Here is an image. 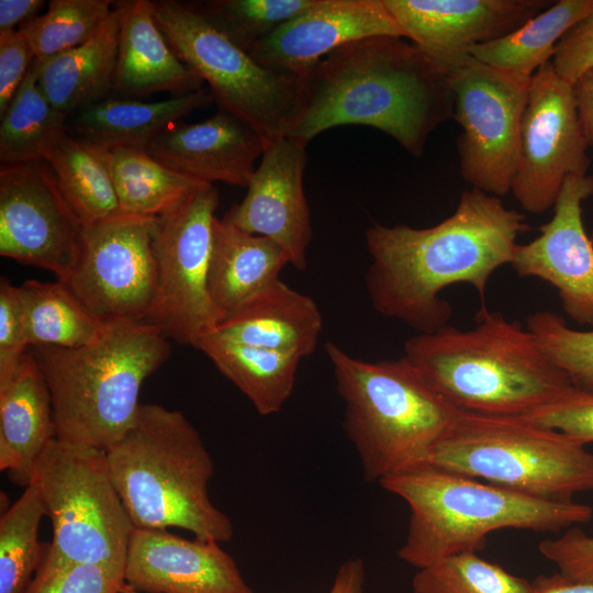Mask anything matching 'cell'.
<instances>
[{
	"label": "cell",
	"instance_id": "ac0fdd59",
	"mask_svg": "<svg viewBox=\"0 0 593 593\" xmlns=\"http://www.w3.org/2000/svg\"><path fill=\"white\" fill-rule=\"evenodd\" d=\"M305 166V145L288 137L267 143L245 198L221 219L243 232L269 238L300 271L306 269L312 239L303 188Z\"/></svg>",
	"mask_w": 593,
	"mask_h": 593
},
{
	"label": "cell",
	"instance_id": "d4e9b609",
	"mask_svg": "<svg viewBox=\"0 0 593 593\" xmlns=\"http://www.w3.org/2000/svg\"><path fill=\"white\" fill-rule=\"evenodd\" d=\"M213 101L209 88L153 102L108 97L67 115L66 132L107 150L146 152L163 132Z\"/></svg>",
	"mask_w": 593,
	"mask_h": 593
},
{
	"label": "cell",
	"instance_id": "8d00e7d4",
	"mask_svg": "<svg viewBox=\"0 0 593 593\" xmlns=\"http://www.w3.org/2000/svg\"><path fill=\"white\" fill-rule=\"evenodd\" d=\"M414 593H534L533 582L514 575L477 552H461L418 569Z\"/></svg>",
	"mask_w": 593,
	"mask_h": 593
},
{
	"label": "cell",
	"instance_id": "484cf974",
	"mask_svg": "<svg viewBox=\"0 0 593 593\" xmlns=\"http://www.w3.org/2000/svg\"><path fill=\"white\" fill-rule=\"evenodd\" d=\"M286 265H290L289 259L276 243L243 232L216 217L208 284L220 322L251 295L279 279Z\"/></svg>",
	"mask_w": 593,
	"mask_h": 593
},
{
	"label": "cell",
	"instance_id": "3957f363",
	"mask_svg": "<svg viewBox=\"0 0 593 593\" xmlns=\"http://www.w3.org/2000/svg\"><path fill=\"white\" fill-rule=\"evenodd\" d=\"M403 357L467 413L523 417L574 389L527 327L486 306L472 328L449 324L407 338Z\"/></svg>",
	"mask_w": 593,
	"mask_h": 593
},
{
	"label": "cell",
	"instance_id": "ab89813d",
	"mask_svg": "<svg viewBox=\"0 0 593 593\" xmlns=\"http://www.w3.org/2000/svg\"><path fill=\"white\" fill-rule=\"evenodd\" d=\"M523 417L563 433L583 445L593 441V393L574 388L564 396Z\"/></svg>",
	"mask_w": 593,
	"mask_h": 593
},
{
	"label": "cell",
	"instance_id": "9a60e30c",
	"mask_svg": "<svg viewBox=\"0 0 593 593\" xmlns=\"http://www.w3.org/2000/svg\"><path fill=\"white\" fill-rule=\"evenodd\" d=\"M83 225L46 160L0 167V255L65 282L81 254Z\"/></svg>",
	"mask_w": 593,
	"mask_h": 593
},
{
	"label": "cell",
	"instance_id": "8fae6325",
	"mask_svg": "<svg viewBox=\"0 0 593 593\" xmlns=\"http://www.w3.org/2000/svg\"><path fill=\"white\" fill-rule=\"evenodd\" d=\"M217 206V190L203 183L157 217L153 238L157 280L146 322L178 344L194 346L220 323L208 284Z\"/></svg>",
	"mask_w": 593,
	"mask_h": 593
},
{
	"label": "cell",
	"instance_id": "603a6c76",
	"mask_svg": "<svg viewBox=\"0 0 593 593\" xmlns=\"http://www.w3.org/2000/svg\"><path fill=\"white\" fill-rule=\"evenodd\" d=\"M56 439L52 396L33 353L0 383V470L26 486L40 458Z\"/></svg>",
	"mask_w": 593,
	"mask_h": 593
},
{
	"label": "cell",
	"instance_id": "cb8c5ba5",
	"mask_svg": "<svg viewBox=\"0 0 593 593\" xmlns=\"http://www.w3.org/2000/svg\"><path fill=\"white\" fill-rule=\"evenodd\" d=\"M323 317L315 301L279 279L226 315L215 332L231 340L304 358L317 347Z\"/></svg>",
	"mask_w": 593,
	"mask_h": 593
},
{
	"label": "cell",
	"instance_id": "d6986e66",
	"mask_svg": "<svg viewBox=\"0 0 593 593\" xmlns=\"http://www.w3.org/2000/svg\"><path fill=\"white\" fill-rule=\"evenodd\" d=\"M125 583L139 593H256L219 542L134 528Z\"/></svg>",
	"mask_w": 593,
	"mask_h": 593
},
{
	"label": "cell",
	"instance_id": "ffe728a7",
	"mask_svg": "<svg viewBox=\"0 0 593 593\" xmlns=\"http://www.w3.org/2000/svg\"><path fill=\"white\" fill-rule=\"evenodd\" d=\"M404 34L383 0H321L256 43L262 67L300 76L339 46L360 38Z\"/></svg>",
	"mask_w": 593,
	"mask_h": 593
},
{
	"label": "cell",
	"instance_id": "1f68e13d",
	"mask_svg": "<svg viewBox=\"0 0 593 593\" xmlns=\"http://www.w3.org/2000/svg\"><path fill=\"white\" fill-rule=\"evenodd\" d=\"M34 58L12 102L0 115L1 165L46 160L66 132L67 115L55 109L38 85Z\"/></svg>",
	"mask_w": 593,
	"mask_h": 593
},
{
	"label": "cell",
	"instance_id": "44dd1931",
	"mask_svg": "<svg viewBox=\"0 0 593 593\" xmlns=\"http://www.w3.org/2000/svg\"><path fill=\"white\" fill-rule=\"evenodd\" d=\"M266 142L250 125L219 110L198 123H178L147 148L165 166L200 182L247 188Z\"/></svg>",
	"mask_w": 593,
	"mask_h": 593
},
{
	"label": "cell",
	"instance_id": "52a82bcc",
	"mask_svg": "<svg viewBox=\"0 0 593 593\" xmlns=\"http://www.w3.org/2000/svg\"><path fill=\"white\" fill-rule=\"evenodd\" d=\"M345 411L344 432L366 482L429 463L461 412L436 392L402 356L366 361L325 344Z\"/></svg>",
	"mask_w": 593,
	"mask_h": 593
},
{
	"label": "cell",
	"instance_id": "7a4b0ae2",
	"mask_svg": "<svg viewBox=\"0 0 593 593\" xmlns=\"http://www.w3.org/2000/svg\"><path fill=\"white\" fill-rule=\"evenodd\" d=\"M298 77L284 137L305 146L326 130L357 124L421 157L430 133L454 116L449 74L405 37L348 42Z\"/></svg>",
	"mask_w": 593,
	"mask_h": 593
},
{
	"label": "cell",
	"instance_id": "d6a6232c",
	"mask_svg": "<svg viewBox=\"0 0 593 593\" xmlns=\"http://www.w3.org/2000/svg\"><path fill=\"white\" fill-rule=\"evenodd\" d=\"M114 189L123 213L158 217L177 208L201 184L133 148L107 150Z\"/></svg>",
	"mask_w": 593,
	"mask_h": 593
},
{
	"label": "cell",
	"instance_id": "b9f144b4",
	"mask_svg": "<svg viewBox=\"0 0 593 593\" xmlns=\"http://www.w3.org/2000/svg\"><path fill=\"white\" fill-rule=\"evenodd\" d=\"M19 287L0 279V383L5 382L26 354Z\"/></svg>",
	"mask_w": 593,
	"mask_h": 593
},
{
	"label": "cell",
	"instance_id": "e0dca14e",
	"mask_svg": "<svg viewBox=\"0 0 593 593\" xmlns=\"http://www.w3.org/2000/svg\"><path fill=\"white\" fill-rule=\"evenodd\" d=\"M401 27L433 63L454 71L478 45L522 26L552 4L547 0H383Z\"/></svg>",
	"mask_w": 593,
	"mask_h": 593
},
{
	"label": "cell",
	"instance_id": "4fadbf2b",
	"mask_svg": "<svg viewBox=\"0 0 593 593\" xmlns=\"http://www.w3.org/2000/svg\"><path fill=\"white\" fill-rule=\"evenodd\" d=\"M588 147L573 86L550 60L530 78L522 119L511 188L521 206L535 214L552 208L568 177L588 175Z\"/></svg>",
	"mask_w": 593,
	"mask_h": 593
},
{
	"label": "cell",
	"instance_id": "30bf717a",
	"mask_svg": "<svg viewBox=\"0 0 593 593\" xmlns=\"http://www.w3.org/2000/svg\"><path fill=\"white\" fill-rule=\"evenodd\" d=\"M152 8L169 46L208 82L219 110L250 125L266 144L284 137L295 103L298 76L259 65L191 3L156 0Z\"/></svg>",
	"mask_w": 593,
	"mask_h": 593
},
{
	"label": "cell",
	"instance_id": "bcb514c9",
	"mask_svg": "<svg viewBox=\"0 0 593 593\" xmlns=\"http://www.w3.org/2000/svg\"><path fill=\"white\" fill-rule=\"evenodd\" d=\"M580 122L589 146L593 147V68L573 85Z\"/></svg>",
	"mask_w": 593,
	"mask_h": 593
},
{
	"label": "cell",
	"instance_id": "83f0119b",
	"mask_svg": "<svg viewBox=\"0 0 593 593\" xmlns=\"http://www.w3.org/2000/svg\"><path fill=\"white\" fill-rule=\"evenodd\" d=\"M253 404L258 414L279 413L291 396L301 358L231 340L213 332L194 346Z\"/></svg>",
	"mask_w": 593,
	"mask_h": 593
},
{
	"label": "cell",
	"instance_id": "f546056e",
	"mask_svg": "<svg viewBox=\"0 0 593 593\" xmlns=\"http://www.w3.org/2000/svg\"><path fill=\"white\" fill-rule=\"evenodd\" d=\"M593 11V0H559L514 32L474 46L470 56L518 76H532L550 61L556 45L577 23Z\"/></svg>",
	"mask_w": 593,
	"mask_h": 593
},
{
	"label": "cell",
	"instance_id": "6da1fadb",
	"mask_svg": "<svg viewBox=\"0 0 593 593\" xmlns=\"http://www.w3.org/2000/svg\"><path fill=\"white\" fill-rule=\"evenodd\" d=\"M529 230L523 213L474 188L463 191L456 211L434 226L373 223L365 233L371 257L365 282L371 305L417 334L436 332L449 325L452 314L441 291L468 283L478 292L481 307L486 306L489 279L511 265L517 238Z\"/></svg>",
	"mask_w": 593,
	"mask_h": 593
},
{
	"label": "cell",
	"instance_id": "5bb4252c",
	"mask_svg": "<svg viewBox=\"0 0 593 593\" xmlns=\"http://www.w3.org/2000/svg\"><path fill=\"white\" fill-rule=\"evenodd\" d=\"M156 222L122 213L85 227L80 257L64 283L102 324L146 321L157 280Z\"/></svg>",
	"mask_w": 593,
	"mask_h": 593
},
{
	"label": "cell",
	"instance_id": "74e56055",
	"mask_svg": "<svg viewBox=\"0 0 593 593\" xmlns=\"http://www.w3.org/2000/svg\"><path fill=\"white\" fill-rule=\"evenodd\" d=\"M526 327L577 390L593 393V328H570L561 316L549 311L532 313Z\"/></svg>",
	"mask_w": 593,
	"mask_h": 593
},
{
	"label": "cell",
	"instance_id": "c3c4849f",
	"mask_svg": "<svg viewBox=\"0 0 593 593\" xmlns=\"http://www.w3.org/2000/svg\"><path fill=\"white\" fill-rule=\"evenodd\" d=\"M532 582L534 593H593V583L568 580L559 573L540 574Z\"/></svg>",
	"mask_w": 593,
	"mask_h": 593
},
{
	"label": "cell",
	"instance_id": "277c9868",
	"mask_svg": "<svg viewBox=\"0 0 593 593\" xmlns=\"http://www.w3.org/2000/svg\"><path fill=\"white\" fill-rule=\"evenodd\" d=\"M105 452L135 528L178 527L219 544L233 538L232 521L209 494L212 457L180 411L141 404L133 425Z\"/></svg>",
	"mask_w": 593,
	"mask_h": 593
},
{
	"label": "cell",
	"instance_id": "7bdbcfd3",
	"mask_svg": "<svg viewBox=\"0 0 593 593\" xmlns=\"http://www.w3.org/2000/svg\"><path fill=\"white\" fill-rule=\"evenodd\" d=\"M551 63L556 72L572 86L593 68V11L561 37Z\"/></svg>",
	"mask_w": 593,
	"mask_h": 593
},
{
	"label": "cell",
	"instance_id": "e575fe53",
	"mask_svg": "<svg viewBox=\"0 0 593 593\" xmlns=\"http://www.w3.org/2000/svg\"><path fill=\"white\" fill-rule=\"evenodd\" d=\"M110 0H52L48 10L18 30L35 59L46 61L87 42L112 11Z\"/></svg>",
	"mask_w": 593,
	"mask_h": 593
},
{
	"label": "cell",
	"instance_id": "f6af8a7d",
	"mask_svg": "<svg viewBox=\"0 0 593 593\" xmlns=\"http://www.w3.org/2000/svg\"><path fill=\"white\" fill-rule=\"evenodd\" d=\"M43 0H0V33L15 31L37 16Z\"/></svg>",
	"mask_w": 593,
	"mask_h": 593
},
{
	"label": "cell",
	"instance_id": "8992f818",
	"mask_svg": "<svg viewBox=\"0 0 593 593\" xmlns=\"http://www.w3.org/2000/svg\"><path fill=\"white\" fill-rule=\"evenodd\" d=\"M410 508L398 557L418 569L446 557L482 550L492 532H559L591 521L590 505L551 502L425 465L379 482Z\"/></svg>",
	"mask_w": 593,
	"mask_h": 593
},
{
	"label": "cell",
	"instance_id": "4dcf8cb0",
	"mask_svg": "<svg viewBox=\"0 0 593 593\" xmlns=\"http://www.w3.org/2000/svg\"><path fill=\"white\" fill-rule=\"evenodd\" d=\"M19 293L27 346L80 347L94 340L105 326L59 280H26Z\"/></svg>",
	"mask_w": 593,
	"mask_h": 593
},
{
	"label": "cell",
	"instance_id": "d590c367",
	"mask_svg": "<svg viewBox=\"0 0 593 593\" xmlns=\"http://www.w3.org/2000/svg\"><path fill=\"white\" fill-rule=\"evenodd\" d=\"M321 0H211L193 4L232 43L246 53L287 21Z\"/></svg>",
	"mask_w": 593,
	"mask_h": 593
},
{
	"label": "cell",
	"instance_id": "836d02e7",
	"mask_svg": "<svg viewBox=\"0 0 593 593\" xmlns=\"http://www.w3.org/2000/svg\"><path fill=\"white\" fill-rule=\"evenodd\" d=\"M46 515L37 485L31 481L0 518V593H24L43 553L38 529Z\"/></svg>",
	"mask_w": 593,
	"mask_h": 593
},
{
	"label": "cell",
	"instance_id": "4316f807",
	"mask_svg": "<svg viewBox=\"0 0 593 593\" xmlns=\"http://www.w3.org/2000/svg\"><path fill=\"white\" fill-rule=\"evenodd\" d=\"M112 11L83 44L40 61L38 85L51 104L66 115L113 92L120 36V12Z\"/></svg>",
	"mask_w": 593,
	"mask_h": 593
},
{
	"label": "cell",
	"instance_id": "9c48e42d",
	"mask_svg": "<svg viewBox=\"0 0 593 593\" xmlns=\"http://www.w3.org/2000/svg\"><path fill=\"white\" fill-rule=\"evenodd\" d=\"M51 518L43 557L92 563L124 577L133 522L114 483L107 452L54 439L33 472Z\"/></svg>",
	"mask_w": 593,
	"mask_h": 593
},
{
	"label": "cell",
	"instance_id": "f1b7e54d",
	"mask_svg": "<svg viewBox=\"0 0 593 593\" xmlns=\"http://www.w3.org/2000/svg\"><path fill=\"white\" fill-rule=\"evenodd\" d=\"M46 161L83 227L96 226L123 213L109 168L107 149L66 133Z\"/></svg>",
	"mask_w": 593,
	"mask_h": 593
},
{
	"label": "cell",
	"instance_id": "681fc988",
	"mask_svg": "<svg viewBox=\"0 0 593 593\" xmlns=\"http://www.w3.org/2000/svg\"><path fill=\"white\" fill-rule=\"evenodd\" d=\"M122 593H139V592L135 591L134 589H132L127 584H125Z\"/></svg>",
	"mask_w": 593,
	"mask_h": 593
},
{
	"label": "cell",
	"instance_id": "f907efd6",
	"mask_svg": "<svg viewBox=\"0 0 593 593\" xmlns=\"http://www.w3.org/2000/svg\"><path fill=\"white\" fill-rule=\"evenodd\" d=\"M592 242H593V228H592V232H591V235H590Z\"/></svg>",
	"mask_w": 593,
	"mask_h": 593
},
{
	"label": "cell",
	"instance_id": "5b68a950",
	"mask_svg": "<svg viewBox=\"0 0 593 593\" xmlns=\"http://www.w3.org/2000/svg\"><path fill=\"white\" fill-rule=\"evenodd\" d=\"M53 403L56 439L107 451L130 429L145 379L169 357L146 321L107 324L91 343L35 347Z\"/></svg>",
	"mask_w": 593,
	"mask_h": 593
},
{
	"label": "cell",
	"instance_id": "f35d334b",
	"mask_svg": "<svg viewBox=\"0 0 593 593\" xmlns=\"http://www.w3.org/2000/svg\"><path fill=\"white\" fill-rule=\"evenodd\" d=\"M125 584L124 577L109 568L43 557L24 593H122Z\"/></svg>",
	"mask_w": 593,
	"mask_h": 593
},
{
	"label": "cell",
	"instance_id": "ba28073f",
	"mask_svg": "<svg viewBox=\"0 0 593 593\" xmlns=\"http://www.w3.org/2000/svg\"><path fill=\"white\" fill-rule=\"evenodd\" d=\"M585 445L522 416L461 412L428 465L551 502L593 491Z\"/></svg>",
	"mask_w": 593,
	"mask_h": 593
},
{
	"label": "cell",
	"instance_id": "2e32d148",
	"mask_svg": "<svg viewBox=\"0 0 593 593\" xmlns=\"http://www.w3.org/2000/svg\"><path fill=\"white\" fill-rule=\"evenodd\" d=\"M589 198H593V175L568 177L552 219L539 226L536 238L518 244L511 266L519 277L550 283L563 311L593 327V242L582 219V203Z\"/></svg>",
	"mask_w": 593,
	"mask_h": 593
},
{
	"label": "cell",
	"instance_id": "ee69618b",
	"mask_svg": "<svg viewBox=\"0 0 593 593\" xmlns=\"http://www.w3.org/2000/svg\"><path fill=\"white\" fill-rule=\"evenodd\" d=\"M34 55L19 30L0 33V115H2L25 79Z\"/></svg>",
	"mask_w": 593,
	"mask_h": 593
},
{
	"label": "cell",
	"instance_id": "60d3db41",
	"mask_svg": "<svg viewBox=\"0 0 593 593\" xmlns=\"http://www.w3.org/2000/svg\"><path fill=\"white\" fill-rule=\"evenodd\" d=\"M538 549L566 579L593 583V537L581 528L572 526L558 538L544 539Z\"/></svg>",
	"mask_w": 593,
	"mask_h": 593
},
{
	"label": "cell",
	"instance_id": "7dc6e473",
	"mask_svg": "<svg viewBox=\"0 0 593 593\" xmlns=\"http://www.w3.org/2000/svg\"><path fill=\"white\" fill-rule=\"evenodd\" d=\"M365 579L363 560L347 559L339 566L328 593H363Z\"/></svg>",
	"mask_w": 593,
	"mask_h": 593
},
{
	"label": "cell",
	"instance_id": "7c38bea8",
	"mask_svg": "<svg viewBox=\"0 0 593 593\" xmlns=\"http://www.w3.org/2000/svg\"><path fill=\"white\" fill-rule=\"evenodd\" d=\"M460 175L474 189L511 192L518 160L521 125L530 78L469 56L449 72Z\"/></svg>",
	"mask_w": 593,
	"mask_h": 593
},
{
	"label": "cell",
	"instance_id": "7402d4cb",
	"mask_svg": "<svg viewBox=\"0 0 593 593\" xmlns=\"http://www.w3.org/2000/svg\"><path fill=\"white\" fill-rule=\"evenodd\" d=\"M120 36L113 93L119 98L170 91L176 97L203 88L204 82L171 49L157 25L148 0L114 1Z\"/></svg>",
	"mask_w": 593,
	"mask_h": 593
}]
</instances>
